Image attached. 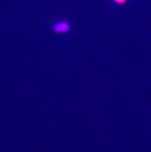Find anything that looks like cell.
I'll list each match as a JSON object with an SVG mask.
<instances>
[{
  "mask_svg": "<svg viewBox=\"0 0 151 152\" xmlns=\"http://www.w3.org/2000/svg\"><path fill=\"white\" fill-rule=\"evenodd\" d=\"M53 30L55 33L58 34H63V33H66L70 30V24L67 22H58L55 23L53 26Z\"/></svg>",
  "mask_w": 151,
  "mask_h": 152,
  "instance_id": "cell-1",
  "label": "cell"
},
{
  "mask_svg": "<svg viewBox=\"0 0 151 152\" xmlns=\"http://www.w3.org/2000/svg\"><path fill=\"white\" fill-rule=\"evenodd\" d=\"M113 1L118 5H124L126 0H113Z\"/></svg>",
  "mask_w": 151,
  "mask_h": 152,
  "instance_id": "cell-2",
  "label": "cell"
}]
</instances>
